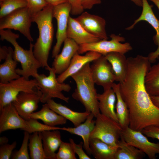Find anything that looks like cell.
Returning <instances> with one entry per match:
<instances>
[{
  "mask_svg": "<svg viewBox=\"0 0 159 159\" xmlns=\"http://www.w3.org/2000/svg\"><path fill=\"white\" fill-rule=\"evenodd\" d=\"M8 141L9 139L6 136H3L0 137V145L8 143Z\"/></svg>",
  "mask_w": 159,
  "mask_h": 159,
  "instance_id": "45",
  "label": "cell"
},
{
  "mask_svg": "<svg viewBox=\"0 0 159 159\" xmlns=\"http://www.w3.org/2000/svg\"><path fill=\"white\" fill-rule=\"evenodd\" d=\"M66 35L67 38L73 40L79 45L101 40L87 32L75 18L70 16L68 19Z\"/></svg>",
  "mask_w": 159,
  "mask_h": 159,
  "instance_id": "19",
  "label": "cell"
},
{
  "mask_svg": "<svg viewBox=\"0 0 159 159\" xmlns=\"http://www.w3.org/2000/svg\"><path fill=\"white\" fill-rule=\"evenodd\" d=\"M141 132L148 137L159 140V127L149 126L143 129Z\"/></svg>",
  "mask_w": 159,
  "mask_h": 159,
  "instance_id": "39",
  "label": "cell"
},
{
  "mask_svg": "<svg viewBox=\"0 0 159 159\" xmlns=\"http://www.w3.org/2000/svg\"><path fill=\"white\" fill-rule=\"evenodd\" d=\"M152 2L157 7L159 10V0H148Z\"/></svg>",
  "mask_w": 159,
  "mask_h": 159,
  "instance_id": "47",
  "label": "cell"
},
{
  "mask_svg": "<svg viewBox=\"0 0 159 159\" xmlns=\"http://www.w3.org/2000/svg\"><path fill=\"white\" fill-rule=\"evenodd\" d=\"M84 9H91L95 5L100 4L101 0H80Z\"/></svg>",
  "mask_w": 159,
  "mask_h": 159,
  "instance_id": "41",
  "label": "cell"
},
{
  "mask_svg": "<svg viewBox=\"0 0 159 159\" xmlns=\"http://www.w3.org/2000/svg\"><path fill=\"white\" fill-rule=\"evenodd\" d=\"M127 62L126 78L119 83L129 111V127L140 131L149 126L159 127V108L153 103L145 85V77L151 63L147 57L140 55L127 58Z\"/></svg>",
  "mask_w": 159,
  "mask_h": 159,
  "instance_id": "1",
  "label": "cell"
},
{
  "mask_svg": "<svg viewBox=\"0 0 159 159\" xmlns=\"http://www.w3.org/2000/svg\"><path fill=\"white\" fill-rule=\"evenodd\" d=\"M110 37L111 39L110 40H101L94 43L80 45L78 52L81 54L93 51L105 55L113 52L125 54L132 50V47L129 43H121L125 41L124 37L114 34H111Z\"/></svg>",
  "mask_w": 159,
  "mask_h": 159,
  "instance_id": "8",
  "label": "cell"
},
{
  "mask_svg": "<svg viewBox=\"0 0 159 159\" xmlns=\"http://www.w3.org/2000/svg\"><path fill=\"white\" fill-rule=\"evenodd\" d=\"M90 66V63H87L71 76L76 84V88L72 97L83 105L85 111L92 113L96 117L100 112L98 106V94Z\"/></svg>",
  "mask_w": 159,
  "mask_h": 159,
  "instance_id": "3",
  "label": "cell"
},
{
  "mask_svg": "<svg viewBox=\"0 0 159 159\" xmlns=\"http://www.w3.org/2000/svg\"><path fill=\"white\" fill-rule=\"evenodd\" d=\"M75 19L90 34L101 40L108 39L106 30V21L103 18L85 11Z\"/></svg>",
  "mask_w": 159,
  "mask_h": 159,
  "instance_id": "15",
  "label": "cell"
},
{
  "mask_svg": "<svg viewBox=\"0 0 159 159\" xmlns=\"http://www.w3.org/2000/svg\"><path fill=\"white\" fill-rule=\"evenodd\" d=\"M105 56L112 66L116 81L122 82L126 78L127 70V58L125 54L113 52Z\"/></svg>",
  "mask_w": 159,
  "mask_h": 159,
  "instance_id": "24",
  "label": "cell"
},
{
  "mask_svg": "<svg viewBox=\"0 0 159 159\" xmlns=\"http://www.w3.org/2000/svg\"><path fill=\"white\" fill-rule=\"evenodd\" d=\"M121 136L128 144L146 154L150 159H155L159 154V143L149 141L140 131L133 130L129 126L123 128Z\"/></svg>",
  "mask_w": 159,
  "mask_h": 159,
  "instance_id": "10",
  "label": "cell"
},
{
  "mask_svg": "<svg viewBox=\"0 0 159 159\" xmlns=\"http://www.w3.org/2000/svg\"><path fill=\"white\" fill-rule=\"evenodd\" d=\"M0 133L7 130L28 127L26 120L19 115L12 102L0 109Z\"/></svg>",
  "mask_w": 159,
  "mask_h": 159,
  "instance_id": "16",
  "label": "cell"
},
{
  "mask_svg": "<svg viewBox=\"0 0 159 159\" xmlns=\"http://www.w3.org/2000/svg\"><path fill=\"white\" fill-rule=\"evenodd\" d=\"M30 118L40 120L44 124L52 127L64 124L67 121L66 119L51 109L47 103L42 105L40 110L32 113Z\"/></svg>",
  "mask_w": 159,
  "mask_h": 159,
  "instance_id": "25",
  "label": "cell"
},
{
  "mask_svg": "<svg viewBox=\"0 0 159 159\" xmlns=\"http://www.w3.org/2000/svg\"><path fill=\"white\" fill-rule=\"evenodd\" d=\"M71 10V6L69 2L54 6L52 16L56 20L57 29L56 34L57 42L52 51V58H54L59 54L62 45L67 38V30Z\"/></svg>",
  "mask_w": 159,
  "mask_h": 159,
  "instance_id": "11",
  "label": "cell"
},
{
  "mask_svg": "<svg viewBox=\"0 0 159 159\" xmlns=\"http://www.w3.org/2000/svg\"><path fill=\"white\" fill-rule=\"evenodd\" d=\"M28 127L24 129V131H27L29 134L36 132H41L47 130H61V128L56 126L52 127L42 124L39 122L37 119L30 118L26 120Z\"/></svg>",
  "mask_w": 159,
  "mask_h": 159,
  "instance_id": "33",
  "label": "cell"
},
{
  "mask_svg": "<svg viewBox=\"0 0 159 159\" xmlns=\"http://www.w3.org/2000/svg\"><path fill=\"white\" fill-rule=\"evenodd\" d=\"M46 103L57 113L71 121L74 127L84 122L90 113L86 111L84 112L75 111L60 103L55 102L52 99L48 100Z\"/></svg>",
  "mask_w": 159,
  "mask_h": 159,
  "instance_id": "22",
  "label": "cell"
},
{
  "mask_svg": "<svg viewBox=\"0 0 159 159\" xmlns=\"http://www.w3.org/2000/svg\"><path fill=\"white\" fill-rule=\"evenodd\" d=\"M117 146L114 159H141L145 156V153L127 143L121 135Z\"/></svg>",
  "mask_w": 159,
  "mask_h": 159,
  "instance_id": "29",
  "label": "cell"
},
{
  "mask_svg": "<svg viewBox=\"0 0 159 159\" xmlns=\"http://www.w3.org/2000/svg\"><path fill=\"white\" fill-rule=\"evenodd\" d=\"M94 117L92 113H90L85 120L78 126L73 127H63L61 129L71 134L80 136L83 141V148L89 155H91L89 141L91 134L95 127V120H93Z\"/></svg>",
  "mask_w": 159,
  "mask_h": 159,
  "instance_id": "20",
  "label": "cell"
},
{
  "mask_svg": "<svg viewBox=\"0 0 159 159\" xmlns=\"http://www.w3.org/2000/svg\"><path fill=\"white\" fill-rule=\"evenodd\" d=\"M24 131V138L21 147L19 150L13 151L11 157V159H30L28 152V142L30 134L27 131Z\"/></svg>",
  "mask_w": 159,
  "mask_h": 159,
  "instance_id": "34",
  "label": "cell"
},
{
  "mask_svg": "<svg viewBox=\"0 0 159 159\" xmlns=\"http://www.w3.org/2000/svg\"><path fill=\"white\" fill-rule=\"evenodd\" d=\"M71 6V13L73 15L81 14L84 9L81 6L80 0H68Z\"/></svg>",
  "mask_w": 159,
  "mask_h": 159,
  "instance_id": "40",
  "label": "cell"
},
{
  "mask_svg": "<svg viewBox=\"0 0 159 159\" xmlns=\"http://www.w3.org/2000/svg\"><path fill=\"white\" fill-rule=\"evenodd\" d=\"M91 154L96 159H114L118 146L108 144L97 138H90Z\"/></svg>",
  "mask_w": 159,
  "mask_h": 159,
  "instance_id": "26",
  "label": "cell"
},
{
  "mask_svg": "<svg viewBox=\"0 0 159 159\" xmlns=\"http://www.w3.org/2000/svg\"><path fill=\"white\" fill-rule=\"evenodd\" d=\"M0 35L1 40H6L14 47L13 59L20 63L21 67L16 69L17 73L28 80L30 77L35 78L39 74L38 69L42 66L34 56V44L30 42L29 49H24L16 41L19 37V34L13 32L10 29L0 30Z\"/></svg>",
  "mask_w": 159,
  "mask_h": 159,
  "instance_id": "4",
  "label": "cell"
},
{
  "mask_svg": "<svg viewBox=\"0 0 159 159\" xmlns=\"http://www.w3.org/2000/svg\"><path fill=\"white\" fill-rule=\"evenodd\" d=\"M16 141L11 144L8 143L1 145L0 147V159H9L11 158L14 149L16 147Z\"/></svg>",
  "mask_w": 159,
  "mask_h": 159,
  "instance_id": "37",
  "label": "cell"
},
{
  "mask_svg": "<svg viewBox=\"0 0 159 159\" xmlns=\"http://www.w3.org/2000/svg\"><path fill=\"white\" fill-rule=\"evenodd\" d=\"M48 4L54 6L68 2V0H45Z\"/></svg>",
  "mask_w": 159,
  "mask_h": 159,
  "instance_id": "43",
  "label": "cell"
},
{
  "mask_svg": "<svg viewBox=\"0 0 159 159\" xmlns=\"http://www.w3.org/2000/svg\"><path fill=\"white\" fill-rule=\"evenodd\" d=\"M92 62L90 69L95 84L102 86L104 90L112 88L116 81V77L112 66L105 56L102 55Z\"/></svg>",
  "mask_w": 159,
  "mask_h": 159,
  "instance_id": "12",
  "label": "cell"
},
{
  "mask_svg": "<svg viewBox=\"0 0 159 159\" xmlns=\"http://www.w3.org/2000/svg\"><path fill=\"white\" fill-rule=\"evenodd\" d=\"M97 99L100 113L118 122L115 110L116 97L113 89L110 88L104 90L102 94H98Z\"/></svg>",
  "mask_w": 159,
  "mask_h": 159,
  "instance_id": "21",
  "label": "cell"
},
{
  "mask_svg": "<svg viewBox=\"0 0 159 159\" xmlns=\"http://www.w3.org/2000/svg\"><path fill=\"white\" fill-rule=\"evenodd\" d=\"M9 53L4 62L0 65V83H5L21 76L16 72L18 62L13 58L14 50L9 47Z\"/></svg>",
  "mask_w": 159,
  "mask_h": 159,
  "instance_id": "27",
  "label": "cell"
},
{
  "mask_svg": "<svg viewBox=\"0 0 159 159\" xmlns=\"http://www.w3.org/2000/svg\"><path fill=\"white\" fill-rule=\"evenodd\" d=\"M102 55L93 51H88L84 55H81L77 52L73 57L67 69L58 75L57 77V81L60 83H64L67 78L78 72L86 64L93 62Z\"/></svg>",
  "mask_w": 159,
  "mask_h": 159,
  "instance_id": "18",
  "label": "cell"
},
{
  "mask_svg": "<svg viewBox=\"0 0 159 159\" xmlns=\"http://www.w3.org/2000/svg\"><path fill=\"white\" fill-rule=\"evenodd\" d=\"M133 2L137 6L142 7L143 5V2L142 0H130Z\"/></svg>",
  "mask_w": 159,
  "mask_h": 159,
  "instance_id": "46",
  "label": "cell"
},
{
  "mask_svg": "<svg viewBox=\"0 0 159 159\" xmlns=\"http://www.w3.org/2000/svg\"><path fill=\"white\" fill-rule=\"evenodd\" d=\"M9 53L8 47L4 46L0 48V61L5 59Z\"/></svg>",
  "mask_w": 159,
  "mask_h": 159,
  "instance_id": "42",
  "label": "cell"
},
{
  "mask_svg": "<svg viewBox=\"0 0 159 159\" xmlns=\"http://www.w3.org/2000/svg\"><path fill=\"white\" fill-rule=\"evenodd\" d=\"M142 11L140 16L135 20L133 23L127 27L126 29L130 30L141 21H145L153 27L156 32L153 39L155 44L157 45L156 50L149 54L147 57L150 63L155 62L159 58V20L158 19L152 9V6L149 4L148 0H142Z\"/></svg>",
  "mask_w": 159,
  "mask_h": 159,
  "instance_id": "14",
  "label": "cell"
},
{
  "mask_svg": "<svg viewBox=\"0 0 159 159\" xmlns=\"http://www.w3.org/2000/svg\"><path fill=\"white\" fill-rule=\"evenodd\" d=\"M43 145L47 159H56V151L62 142L59 130L41 132Z\"/></svg>",
  "mask_w": 159,
  "mask_h": 159,
  "instance_id": "23",
  "label": "cell"
},
{
  "mask_svg": "<svg viewBox=\"0 0 159 159\" xmlns=\"http://www.w3.org/2000/svg\"><path fill=\"white\" fill-rule=\"evenodd\" d=\"M112 88L116 97L115 107L118 122L123 129L129 126L130 119L128 110L121 94L119 83L116 84L114 82Z\"/></svg>",
  "mask_w": 159,
  "mask_h": 159,
  "instance_id": "28",
  "label": "cell"
},
{
  "mask_svg": "<svg viewBox=\"0 0 159 159\" xmlns=\"http://www.w3.org/2000/svg\"><path fill=\"white\" fill-rule=\"evenodd\" d=\"M79 48V45L73 40L66 39L61 52L54 57L52 63V68L56 74L59 75L67 69Z\"/></svg>",
  "mask_w": 159,
  "mask_h": 159,
  "instance_id": "17",
  "label": "cell"
},
{
  "mask_svg": "<svg viewBox=\"0 0 159 159\" xmlns=\"http://www.w3.org/2000/svg\"><path fill=\"white\" fill-rule=\"evenodd\" d=\"M145 83L150 96H159V62L151 66L145 76Z\"/></svg>",
  "mask_w": 159,
  "mask_h": 159,
  "instance_id": "30",
  "label": "cell"
},
{
  "mask_svg": "<svg viewBox=\"0 0 159 159\" xmlns=\"http://www.w3.org/2000/svg\"><path fill=\"white\" fill-rule=\"evenodd\" d=\"M27 6L26 0H0V19Z\"/></svg>",
  "mask_w": 159,
  "mask_h": 159,
  "instance_id": "32",
  "label": "cell"
},
{
  "mask_svg": "<svg viewBox=\"0 0 159 159\" xmlns=\"http://www.w3.org/2000/svg\"><path fill=\"white\" fill-rule=\"evenodd\" d=\"M72 145L70 143L62 141L56 153V159H76Z\"/></svg>",
  "mask_w": 159,
  "mask_h": 159,
  "instance_id": "35",
  "label": "cell"
},
{
  "mask_svg": "<svg viewBox=\"0 0 159 159\" xmlns=\"http://www.w3.org/2000/svg\"><path fill=\"white\" fill-rule=\"evenodd\" d=\"M53 8L54 6L48 4L41 11L32 16V22L37 24L39 31V37L34 44V54L42 67H45L47 70L50 67L48 60L54 36L52 22Z\"/></svg>",
  "mask_w": 159,
  "mask_h": 159,
  "instance_id": "2",
  "label": "cell"
},
{
  "mask_svg": "<svg viewBox=\"0 0 159 159\" xmlns=\"http://www.w3.org/2000/svg\"><path fill=\"white\" fill-rule=\"evenodd\" d=\"M69 143L71 144L74 151L80 159H90L89 157L85 153L83 149V142H81L78 144H76L74 140L72 138L69 139Z\"/></svg>",
  "mask_w": 159,
  "mask_h": 159,
  "instance_id": "38",
  "label": "cell"
},
{
  "mask_svg": "<svg viewBox=\"0 0 159 159\" xmlns=\"http://www.w3.org/2000/svg\"><path fill=\"white\" fill-rule=\"evenodd\" d=\"M28 148L31 159H47L43 145L41 132H36L30 135Z\"/></svg>",
  "mask_w": 159,
  "mask_h": 159,
  "instance_id": "31",
  "label": "cell"
},
{
  "mask_svg": "<svg viewBox=\"0 0 159 159\" xmlns=\"http://www.w3.org/2000/svg\"><path fill=\"white\" fill-rule=\"evenodd\" d=\"M90 138H97L112 146H118L122 128L119 123L100 113L96 117Z\"/></svg>",
  "mask_w": 159,
  "mask_h": 159,
  "instance_id": "6",
  "label": "cell"
},
{
  "mask_svg": "<svg viewBox=\"0 0 159 159\" xmlns=\"http://www.w3.org/2000/svg\"><path fill=\"white\" fill-rule=\"evenodd\" d=\"M48 71L49 72L48 76L38 74L35 78L37 83V88L42 93L40 102L45 103L49 100L56 98L68 103L69 97L64 95L62 92H69L71 89L70 86L67 84L59 82L52 68Z\"/></svg>",
  "mask_w": 159,
  "mask_h": 159,
  "instance_id": "5",
  "label": "cell"
},
{
  "mask_svg": "<svg viewBox=\"0 0 159 159\" xmlns=\"http://www.w3.org/2000/svg\"><path fill=\"white\" fill-rule=\"evenodd\" d=\"M150 96L153 103L155 106L159 108V96Z\"/></svg>",
  "mask_w": 159,
  "mask_h": 159,
  "instance_id": "44",
  "label": "cell"
},
{
  "mask_svg": "<svg viewBox=\"0 0 159 159\" xmlns=\"http://www.w3.org/2000/svg\"><path fill=\"white\" fill-rule=\"evenodd\" d=\"M32 15L27 7L17 9L0 19V30L6 29L18 30L30 42L33 41L30 33Z\"/></svg>",
  "mask_w": 159,
  "mask_h": 159,
  "instance_id": "7",
  "label": "cell"
},
{
  "mask_svg": "<svg viewBox=\"0 0 159 159\" xmlns=\"http://www.w3.org/2000/svg\"><path fill=\"white\" fill-rule=\"evenodd\" d=\"M26 0L27 7L32 16L41 11L48 4L45 0Z\"/></svg>",
  "mask_w": 159,
  "mask_h": 159,
  "instance_id": "36",
  "label": "cell"
},
{
  "mask_svg": "<svg viewBox=\"0 0 159 159\" xmlns=\"http://www.w3.org/2000/svg\"><path fill=\"white\" fill-rule=\"evenodd\" d=\"M42 95V92L37 88L31 92H21L12 103L20 116L27 120L37 109Z\"/></svg>",
  "mask_w": 159,
  "mask_h": 159,
  "instance_id": "13",
  "label": "cell"
},
{
  "mask_svg": "<svg viewBox=\"0 0 159 159\" xmlns=\"http://www.w3.org/2000/svg\"><path fill=\"white\" fill-rule=\"evenodd\" d=\"M37 87L36 79H27L22 76L5 83H0V109L12 102L21 92H29Z\"/></svg>",
  "mask_w": 159,
  "mask_h": 159,
  "instance_id": "9",
  "label": "cell"
}]
</instances>
